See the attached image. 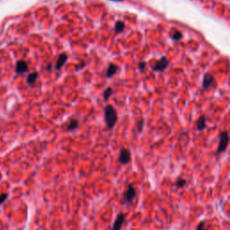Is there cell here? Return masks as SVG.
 I'll return each instance as SVG.
<instances>
[{
  "instance_id": "7a4b0ae2",
  "label": "cell",
  "mask_w": 230,
  "mask_h": 230,
  "mask_svg": "<svg viewBox=\"0 0 230 230\" xmlns=\"http://www.w3.org/2000/svg\"><path fill=\"white\" fill-rule=\"evenodd\" d=\"M130 161V153L129 150L122 149L120 152L119 155V162L122 165H126Z\"/></svg>"
},
{
  "instance_id": "9a60e30c",
  "label": "cell",
  "mask_w": 230,
  "mask_h": 230,
  "mask_svg": "<svg viewBox=\"0 0 230 230\" xmlns=\"http://www.w3.org/2000/svg\"><path fill=\"white\" fill-rule=\"evenodd\" d=\"M197 230H206L205 229V222L204 221H202V222L200 223V225L198 226V227H197Z\"/></svg>"
},
{
  "instance_id": "8992f818",
  "label": "cell",
  "mask_w": 230,
  "mask_h": 230,
  "mask_svg": "<svg viewBox=\"0 0 230 230\" xmlns=\"http://www.w3.org/2000/svg\"><path fill=\"white\" fill-rule=\"evenodd\" d=\"M15 70L18 74H23L24 73L26 70H27V64L21 60V61H18L17 64H16V67H15Z\"/></svg>"
},
{
  "instance_id": "277c9868",
  "label": "cell",
  "mask_w": 230,
  "mask_h": 230,
  "mask_svg": "<svg viewBox=\"0 0 230 230\" xmlns=\"http://www.w3.org/2000/svg\"><path fill=\"white\" fill-rule=\"evenodd\" d=\"M136 196V190L135 188L133 187L132 184H129L128 186V189L125 192V201L127 202H130L132 201Z\"/></svg>"
},
{
  "instance_id": "7c38bea8",
  "label": "cell",
  "mask_w": 230,
  "mask_h": 230,
  "mask_svg": "<svg viewBox=\"0 0 230 230\" xmlns=\"http://www.w3.org/2000/svg\"><path fill=\"white\" fill-rule=\"evenodd\" d=\"M8 193H3L0 195V205H2L7 199H8Z\"/></svg>"
},
{
  "instance_id": "4fadbf2b",
  "label": "cell",
  "mask_w": 230,
  "mask_h": 230,
  "mask_svg": "<svg viewBox=\"0 0 230 230\" xmlns=\"http://www.w3.org/2000/svg\"><path fill=\"white\" fill-rule=\"evenodd\" d=\"M112 94V89L111 88H108L107 90H106V91L104 92V94H103V97H104V99L105 100H107L108 98L110 97V95Z\"/></svg>"
},
{
  "instance_id": "3957f363",
  "label": "cell",
  "mask_w": 230,
  "mask_h": 230,
  "mask_svg": "<svg viewBox=\"0 0 230 230\" xmlns=\"http://www.w3.org/2000/svg\"><path fill=\"white\" fill-rule=\"evenodd\" d=\"M124 222H125V216L123 215L122 213H120L114 221L112 230H120V228L123 226V223Z\"/></svg>"
},
{
  "instance_id": "30bf717a",
  "label": "cell",
  "mask_w": 230,
  "mask_h": 230,
  "mask_svg": "<svg viewBox=\"0 0 230 230\" xmlns=\"http://www.w3.org/2000/svg\"><path fill=\"white\" fill-rule=\"evenodd\" d=\"M38 77V74L37 73H34V74H31V75L28 77L27 78V82H28V84H32V83H34L35 80L37 79Z\"/></svg>"
},
{
  "instance_id": "9c48e42d",
  "label": "cell",
  "mask_w": 230,
  "mask_h": 230,
  "mask_svg": "<svg viewBox=\"0 0 230 230\" xmlns=\"http://www.w3.org/2000/svg\"><path fill=\"white\" fill-rule=\"evenodd\" d=\"M77 125H78L77 120H71L70 122H69V124H68V130L75 129H77Z\"/></svg>"
},
{
  "instance_id": "ba28073f",
  "label": "cell",
  "mask_w": 230,
  "mask_h": 230,
  "mask_svg": "<svg viewBox=\"0 0 230 230\" xmlns=\"http://www.w3.org/2000/svg\"><path fill=\"white\" fill-rule=\"evenodd\" d=\"M117 71V66H115L113 64L110 65V67L107 70V73H106V75H107V77H111L112 75H114L115 73H116Z\"/></svg>"
},
{
  "instance_id": "5bb4252c",
  "label": "cell",
  "mask_w": 230,
  "mask_h": 230,
  "mask_svg": "<svg viewBox=\"0 0 230 230\" xmlns=\"http://www.w3.org/2000/svg\"><path fill=\"white\" fill-rule=\"evenodd\" d=\"M186 183V181L183 180V179H179L177 181V183H176V186L177 187H183V185H185Z\"/></svg>"
},
{
  "instance_id": "6da1fadb",
  "label": "cell",
  "mask_w": 230,
  "mask_h": 230,
  "mask_svg": "<svg viewBox=\"0 0 230 230\" xmlns=\"http://www.w3.org/2000/svg\"><path fill=\"white\" fill-rule=\"evenodd\" d=\"M105 120L107 123L108 128H112L115 124V122L117 120V114L115 110L112 107V106L108 105L105 108Z\"/></svg>"
},
{
  "instance_id": "52a82bcc",
  "label": "cell",
  "mask_w": 230,
  "mask_h": 230,
  "mask_svg": "<svg viewBox=\"0 0 230 230\" xmlns=\"http://www.w3.org/2000/svg\"><path fill=\"white\" fill-rule=\"evenodd\" d=\"M67 60V55L65 54H61L59 57V60L57 61V64H56V69H60L62 66L64 65L65 61Z\"/></svg>"
},
{
  "instance_id": "2e32d148",
  "label": "cell",
  "mask_w": 230,
  "mask_h": 230,
  "mask_svg": "<svg viewBox=\"0 0 230 230\" xmlns=\"http://www.w3.org/2000/svg\"><path fill=\"white\" fill-rule=\"evenodd\" d=\"M112 1H122V0H112Z\"/></svg>"
},
{
  "instance_id": "8fae6325",
  "label": "cell",
  "mask_w": 230,
  "mask_h": 230,
  "mask_svg": "<svg viewBox=\"0 0 230 230\" xmlns=\"http://www.w3.org/2000/svg\"><path fill=\"white\" fill-rule=\"evenodd\" d=\"M123 29H124V23L122 22H118L116 23V26H115V31L119 32V31H121Z\"/></svg>"
},
{
  "instance_id": "5b68a950",
  "label": "cell",
  "mask_w": 230,
  "mask_h": 230,
  "mask_svg": "<svg viewBox=\"0 0 230 230\" xmlns=\"http://www.w3.org/2000/svg\"><path fill=\"white\" fill-rule=\"evenodd\" d=\"M227 143H228V136H227V134L225 132V133L222 134V136H221L220 143H219L218 149V153H221V152L225 151L226 147H227Z\"/></svg>"
}]
</instances>
